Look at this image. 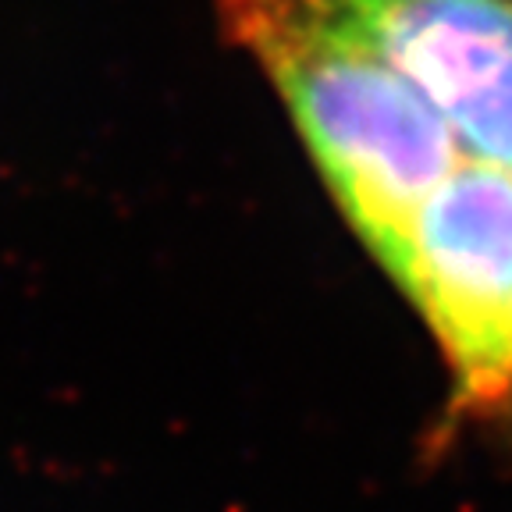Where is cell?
<instances>
[{"mask_svg":"<svg viewBox=\"0 0 512 512\" xmlns=\"http://www.w3.org/2000/svg\"><path fill=\"white\" fill-rule=\"evenodd\" d=\"M221 22L264 64L345 221L388 267L420 207L466 160L452 128L345 36L324 0H221Z\"/></svg>","mask_w":512,"mask_h":512,"instance_id":"1","label":"cell"},{"mask_svg":"<svg viewBox=\"0 0 512 512\" xmlns=\"http://www.w3.org/2000/svg\"><path fill=\"white\" fill-rule=\"evenodd\" d=\"M441 114L466 160L512 171V0H324Z\"/></svg>","mask_w":512,"mask_h":512,"instance_id":"3","label":"cell"},{"mask_svg":"<svg viewBox=\"0 0 512 512\" xmlns=\"http://www.w3.org/2000/svg\"><path fill=\"white\" fill-rule=\"evenodd\" d=\"M384 271L427 320L459 409L512 399V171L463 160Z\"/></svg>","mask_w":512,"mask_h":512,"instance_id":"2","label":"cell"}]
</instances>
